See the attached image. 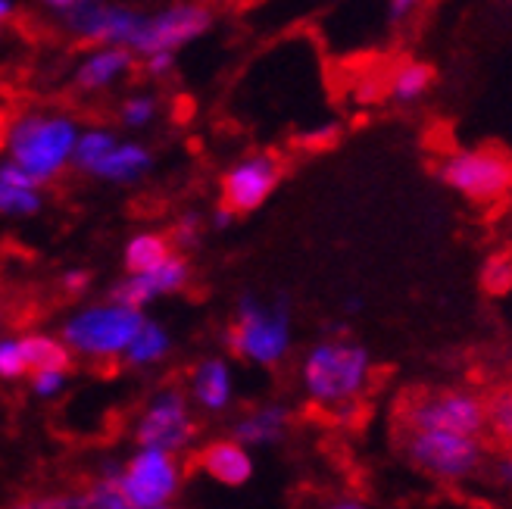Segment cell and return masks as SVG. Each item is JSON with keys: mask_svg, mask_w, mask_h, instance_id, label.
I'll return each mask as SVG.
<instances>
[{"mask_svg": "<svg viewBox=\"0 0 512 509\" xmlns=\"http://www.w3.org/2000/svg\"><path fill=\"white\" fill-rule=\"evenodd\" d=\"M116 144V135L107 129H82L79 141H75V154H72V166L82 172H94V166L104 160L107 150Z\"/></svg>", "mask_w": 512, "mask_h": 509, "instance_id": "25", "label": "cell"}, {"mask_svg": "<svg viewBox=\"0 0 512 509\" xmlns=\"http://www.w3.org/2000/svg\"><path fill=\"white\" fill-rule=\"evenodd\" d=\"M63 288H66V291H72V294L85 291V288H88V272H79V269L66 272V275H63Z\"/></svg>", "mask_w": 512, "mask_h": 509, "instance_id": "37", "label": "cell"}, {"mask_svg": "<svg viewBox=\"0 0 512 509\" xmlns=\"http://www.w3.org/2000/svg\"><path fill=\"white\" fill-rule=\"evenodd\" d=\"M291 428V406L285 403H263V406H253L250 413H244L235 422L232 438H238L244 447L256 450V447H272L281 438L288 435Z\"/></svg>", "mask_w": 512, "mask_h": 509, "instance_id": "18", "label": "cell"}, {"mask_svg": "<svg viewBox=\"0 0 512 509\" xmlns=\"http://www.w3.org/2000/svg\"><path fill=\"white\" fill-rule=\"evenodd\" d=\"M25 363H29V375L38 369H69L72 366V350L66 347V341L60 335H44V332H32L19 338Z\"/></svg>", "mask_w": 512, "mask_h": 509, "instance_id": "22", "label": "cell"}, {"mask_svg": "<svg viewBox=\"0 0 512 509\" xmlns=\"http://www.w3.org/2000/svg\"><path fill=\"white\" fill-rule=\"evenodd\" d=\"M144 69L153 75V79H166L175 69V50H157V54L144 57Z\"/></svg>", "mask_w": 512, "mask_h": 509, "instance_id": "33", "label": "cell"}, {"mask_svg": "<svg viewBox=\"0 0 512 509\" xmlns=\"http://www.w3.org/2000/svg\"><path fill=\"white\" fill-rule=\"evenodd\" d=\"M191 403L203 413H225L235 403V372L225 356H207L191 372Z\"/></svg>", "mask_w": 512, "mask_h": 509, "instance_id": "16", "label": "cell"}, {"mask_svg": "<svg viewBox=\"0 0 512 509\" xmlns=\"http://www.w3.org/2000/svg\"><path fill=\"white\" fill-rule=\"evenodd\" d=\"M331 506H338V509H363L366 503H363L360 497H338Z\"/></svg>", "mask_w": 512, "mask_h": 509, "instance_id": "39", "label": "cell"}, {"mask_svg": "<svg viewBox=\"0 0 512 509\" xmlns=\"http://www.w3.org/2000/svg\"><path fill=\"white\" fill-rule=\"evenodd\" d=\"M484 475H488V481L512 497V447H500L497 456H488V466H484Z\"/></svg>", "mask_w": 512, "mask_h": 509, "instance_id": "30", "label": "cell"}, {"mask_svg": "<svg viewBox=\"0 0 512 509\" xmlns=\"http://www.w3.org/2000/svg\"><path fill=\"white\" fill-rule=\"evenodd\" d=\"M303 397L319 410L347 416L363 403L375 381V360L366 344L347 332L328 335L303 353L297 366Z\"/></svg>", "mask_w": 512, "mask_h": 509, "instance_id": "1", "label": "cell"}, {"mask_svg": "<svg viewBox=\"0 0 512 509\" xmlns=\"http://www.w3.org/2000/svg\"><path fill=\"white\" fill-rule=\"evenodd\" d=\"M191 278V266L182 253H169V257L153 266L147 272H128L122 282H116L110 288V297L119 300V303H128V307H138L144 310L147 303H153L157 297H169V294H178Z\"/></svg>", "mask_w": 512, "mask_h": 509, "instance_id": "13", "label": "cell"}, {"mask_svg": "<svg viewBox=\"0 0 512 509\" xmlns=\"http://www.w3.org/2000/svg\"><path fill=\"white\" fill-rule=\"evenodd\" d=\"M363 307H366V303H363V297H360V294H350V297L344 300V313H347V316L363 313Z\"/></svg>", "mask_w": 512, "mask_h": 509, "instance_id": "38", "label": "cell"}, {"mask_svg": "<svg viewBox=\"0 0 512 509\" xmlns=\"http://www.w3.org/2000/svg\"><path fill=\"white\" fill-rule=\"evenodd\" d=\"M29 375V363H25V353L19 338L4 335L0 338V378L4 381H19Z\"/></svg>", "mask_w": 512, "mask_h": 509, "instance_id": "28", "label": "cell"}, {"mask_svg": "<svg viewBox=\"0 0 512 509\" xmlns=\"http://www.w3.org/2000/svg\"><path fill=\"white\" fill-rule=\"evenodd\" d=\"M478 282L488 294H506L512 288V253L509 250L488 253L478 269Z\"/></svg>", "mask_w": 512, "mask_h": 509, "instance_id": "26", "label": "cell"}, {"mask_svg": "<svg viewBox=\"0 0 512 509\" xmlns=\"http://www.w3.org/2000/svg\"><path fill=\"white\" fill-rule=\"evenodd\" d=\"M32 378V394L41 400H54L66 391L69 385V369H38L29 375Z\"/></svg>", "mask_w": 512, "mask_h": 509, "instance_id": "29", "label": "cell"}, {"mask_svg": "<svg viewBox=\"0 0 512 509\" xmlns=\"http://www.w3.org/2000/svg\"><path fill=\"white\" fill-rule=\"evenodd\" d=\"M128 509H166L182 491V466L163 447H138L119 469Z\"/></svg>", "mask_w": 512, "mask_h": 509, "instance_id": "8", "label": "cell"}, {"mask_svg": "<svg viewBox=\"0 0 512 509\" xmlns=\"http://www.w3.org/2000/svg\"><path fill=\"white\" fill-rule=\"evenodd\" d=\"M169 253H172V241L166 235L138 232V235H132L125 241L122 263H125V272H147L153 266H160Z\"/></svg>", "mask_w": 512, "mask_h": 509, "instance_id": "23", "label": "cell"}, {"mask_svg": "<svg viewBox=\"0 0 512 509\" xmlns=\"http://www.w3.org/2000/svg\"><path fill=\"white\" fill-rule=\"evenodd\" d=\"M197 435V425L191 416V397L178 388L157 391L144 413L135 422V444L138 447H163L172 453H182Z\"/></svg>", "mask_w": 512, "mask_h": 509, "instance_id": "10", "label": "cell"}, {"mask_svg": "<svg viewBox=\"0 0 512 509\" xmlns=\"http://www.w3.org/2000/svg\"><path fill=\"white\" fill-rule=\"evenodd\" d=\"M197 469L222 488H244L253 478V456L238 438H225L197 453Z\"/></svg>", "mask_w": 512, "mask_h": 509, "instance_id": "15", "label": "cell"}, {"mask_svg": "<svg viewBox=\"0 0 512 509\" xmlns=\"http://www.w3.org/2000/svg\"><path fill=\"white\" fill-rule=\"evenodd\" d=\"M210 29H213V13L203 4L185 0V4H172L157 13H144L128 50H135V57H150L157 50H175L178 54V50L194 44Z\"/></svg>", "mask_w": 512, "mask_h": 509, "instance_id": "9", "label": "cell"}, {"mask_svg": "<svg viewBox=\"0 0 512 509\" xmlns=\"http://www.w3.org/2000/svg\"><path fill=\"white\" fill-rule=\"evenodd\" d=\"M141 322H144V310L128 307V303L110 297L107 303H88V307L66 316L60 338L72 350V356L116 360L132 344Z\"/></svg>", "mask_w": 512, "mask_h": 509, "instance_id": "5", "label": "cell"}, {"mask_svg": "<svg viewBox=\"0 0 512 509\" xmlns=\"http://www.w3.org/2000/svg\"><path fill=\"white\" fill-rule=\"evenodd\" d=\"M79 132H82V125L66 113L32 110L10 122L4 147H7V157L19 163L44 188L50 182H57L72 166Z\"/></svg>", "mask_w": 512, "mask_h": 509, "instance_id": "2", "label": "cell"}, {"mask_svg": "<svg viewBox=\"0 0 512 509\" xmlns=\"http://www.w3.org/2000/svg\"><path fill=\"white\" fill-rule=\"evenodd\" d=\"M235 219H238V213H235V210H228L225 203H219V207L210 213V225H213V228H219V232H225V228H232V225H235Z\"/></svg>", "mask_w": 512, "mask_h": 509, "instance_id": "36", "label": "cell"}, {"mask_svg": "<svg viewBox=\"0 0 512 509\" xmlns=\"http://www.w3.org/2000/svg\"><path fill=\"white\" fill-rule=\"evenodd\" d=\"M228 350L250 366L272 369L288 360L294 347V310L288 294L263 300L260 294H241L232 328H228Z\"/></svg>", "mask_w": 512, "mask_h": 509, "instance_id": "3", "label": "cell"}, {"mask_svg": "<svg viewBox=\"0 0 512 509\" xmlns=\"http://www.w3.org/2000/svg\"><path fill=\"white\" fill-rule=\"evenodd\" d=\"M16 10V0H0V22H7Z\"/></svg>", "mask_w": 512, "mask_h": 509, "instance_id": "40", "label": "cell"}, {"mask_svg": "<svg viewBox=\"0 0 512 509\" xmlns=\"http://www.w3.org/2000/svg\"><path fill=\"white\" fill-rule=\"evenodd\" d=\"M441 182L478 207H494L512 194V154L503 147H453L438 160Z\"/></svg>", "mask_w": 512, "mask_h": 509, "instance_id": "6", "label": "cell"}, {"mask_svg": "<svg viewBox=\"0 0 512 509\" xmlns=\"http://www.w3.org/2000/svg\"><path fill=\"white\" fill-rule=\"evenodd\" d=\"M488 410V438L500 447H512V385L484 394Z\"/></svg>", "mask_w": 512, "mask_h": 509, "instance_id": "24", "label": "cell"}, {"mask_svg": "<svg viewBox=\"0 0 512 509\" xmlns=\"http://www.w3.org/2000/svg\"><path fill=\"white\" fill-rule=\"evenodd\" d=\"M41 207H44L41 185L19 163L7 157L0 163V216L29 219L41 213Z\"/></svg>", "mask_w": 512, "mask_h": 509, "instance_id": "17", "label": "cell"}, {"mask_svg": "<svg viewBox=\"0 0 512 509\" xmlns=\"http://www.w3.org/2000/svg\"><path fill=\"white\" fill-rule=\"evenodd\" d=\"M85 4H94V0H41V7H44V10L60 13V16H66V13H72V10H79V7H85Z\"/></svg>", "mask_w": 512, "mask_h": 509, "instance_id": "35", "label": "cell"}, {"mask_svg": "<svg viewBox=\"0 0 512 509\" xmlns=\"http://www.w3.org/2000/svg\"><path fill=\"white\" fill-rule=\"evenodd\" d=\"M135 69V50L119 44H94L91 54L75 69V88L85 94H100L119 85Z\"/></svg>", "mask_w": 512, "mask_h": 509, "instance_id": "14", "label": "cell"}, {"mask_svg": "<svg viewBox=\"0 0 512 509\" xmlns=\"http://www.w3.org/2000/svg\"><path fill=\"white\" fill-rule=\"evenodd\" d=\"M403 460L441 485H469L488 466V438L447 428H397Z\"/></svg>", "mask_w": 512, "mask_h": 509, "instance_id": "4", "label": "cell"}, {"mask_svg": "<svg viewBox=\"0 0 512 509\" xmlns=\"http://www.w3.org/2000/svg\"><path fill=\"white\" fill-rule=\"evenodd\" d=\"M431 82H434L431 66H425L419 60H403L388 75V97L394 104H416V100H422L428 94Z\"/></svg>", "mask_w": 512, "mask_h": 509, "instance_id": "21", "label": "cell"}, {"mask_svg": "<svg viewBox=\"0 0 512 509\" xmlns=\"http://www.w3.org/2000/svg\"><path fill=\"white\" fill-rule=\"evenodd\" d=\"M141 10H132L116 0H94L63 16L66 32L85 44H119L128 47L141 25Z\"/></svg>", "mask_w": 512, "mask_h": 509, "instance_id": "12", "label": "cell"}, {"mask_svg": "<svg viewBox=\"0 0 512 509\" xmlns=\"http://www.w3.org/2000/svg\"><path fill=\"white\" fill-rule=\"evenodd\" d=\"M425 7V0H388V19L391 25H406L416 19V13Z\"/></svg>", "mask_w": 512, "mask_h": 509, "instance_id": "32", "label": "cell"}, {"mask_svg": "<svg viewBox=\"0 0 512 509\" xmlns=\"http://www.w3.org/2000/svg\"><path fill=\"white\" fill-rule=\"evenodd\" d=\"M397 428H447L463 435L488 438V410L484 394L475 388H431L403 397Z\"/></svg>", "mask_w": 512, "mask_h": 509, "instance_id": "7", "label": "cell"}, {"mask_svg": "<svg viewBox=\"0 0 512 509\" xmlns=\"http://www.w3.org/2000/svg\"><path fill=\"white\" fill-rule=\"evenodd\" d=\"M157 116H160V100L153 94H132L119 107V119L125 129H147Z\"/></svg>", "mask_w": 512, "mask_h": 509, "instance_id": "27", "label": "cell"}, {"mask_svg": "<svg viewBox=\"0 0 512 509\" xmlns=\"http://www.w3.org/2000/svg\"><path fill=\"white\" fill-rule=\"evenodd\" d=\"M200 235H203V216L188 210L178 216L175 228H172V241L178 244V250H194L200 244Z\"/></svg>", "mask_w": 512, "mask_h": 509, "instance_id": "31", "label": "cell"}, {"mask_svg": "<svg viewBox=\"0 0 512 509\" xmlns=\"http://www.w3.org/2000/svg\"><path fill=\"white\" fill-rule=\"evenodd\" d=\"M153 169V154L150 147L141 141H119L107 150L104 160L94 166V178L107 185H138L141 178Z\"/></svg>", "mask_w": 512, "mask_h": 509, "instance_id": "19", "label": "cell"}, {"mask_svg": "<svg viewBox=\"0 0 512 509\" xmlns=\"http://www.w3.org/2000/svg\"><path fill=\"white\" fill-rule=\"evenodd\" d=\"M335 135H338V122H325V125H319V129H313L310 135H303V141L306 144H328V141H335Z\"/></svg>", "mask_w": 512, "mask_h": 509, "instance_id": "34", "label": "cell"}, {"mask_svg": "<svg viewBox=\"0 0 512 509\" xmlns=\"http://www.w3.org/2000/svg\"><path fill=\"white\" fill-rule=\"evenodd\" d=\"M281 182V163L272 154H250L241 157L222 172L219 182V203L238 216L256 213L275 194Z\"/></svg>", "mask_w": 512, "mask_h": 509, "instance_id": "11", "label": "cell"}, {"mask_svg": "<svg viewBox=\"0 0 512 509\" xmlns=\"http://www.w3.org/2000/svg\"><path fill=\"white\" fill-rule=\"evenodd\" d=\"M169 353H172L169 328L163 322H153V319L144 316L132 344L125 347L122 360H125V366H132V369H153V366H160Z\"/></svg>", "mask_w": 512, "mask_h": 509, "instance_id": "20", "label": "cell"}]
</instances>
